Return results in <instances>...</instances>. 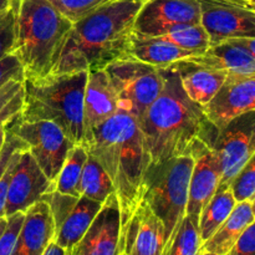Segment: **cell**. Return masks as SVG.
Returning <instances> with one entry per match:
<instances>
[{"label": "cell", "mask_w": 255, "mask_h": 255, "mask_svg": "<svg viewBox=\"0 0 255 255\" xmlns=\"http://www.w3.org/2000/svg\"><path fill=\"white\" fill-rule=\"evenodd\" d=\"M163 89L139 117L149 164L187 156L197 139L213 144L218 129L208 121L201 105L192 101L172 66L161 69Z\"/></svg>", "instance_id": "cell-1"}, {"label": "cell", "mask_w": 255, "mask_h": 255, "mask_svg": "<svg viewBox=\"0 0 255 255\" xmlns=\"http://www.w3.org/2000/svg\"><path fill=\"white\" fill-rule=\"evenodd\" d=\"M144 0H111L72 22L51 74L104 70L126 59L133 22Z\"/></svg>", "instance_id": "cell-2"}, {"label": "cell", "mask_w": 255, "mask_h": 255, "mask_svg": "<svg viewBox=\"0 0 255 255\" xmlns=\"http://www.w3.org/2000/svg\"><path fill=\"white\" fill-rule=\"evenodd\" d=\"M85 147L111 179L122 228L141 202L143 178L149 166L138 121L119 110L92 132Z\"/></svg>", "instance_id": "cell-3"}, {"label": "cell", "mask_w": 255, "mask_h": 255, "mask_svg": "<svg viewBox=\"0 0 255 255\" xmlns=\"http://www.w3.org/2000/svg\"><path fill=\"white\" fill-rule=\"evenodd\" d=\"M72 22L49 0H16L14 52L24 79L51 74Z\"/></svg>", "instance_id": "cell-4"}, {"label": "cell", "mask_w": 255, "mask_h": 255, "mask_svg": "<svg viewBox=\"0 0 255 255\" xmlns=\"http://www.w3.org/2000/svg\"><path fill=\"white\" fill-rule=\"evenodd\" d=\"M87 71L50 74L22 81V121H51L74 144L85 146L84 96Z\"/></svg>", "instance_id": "cell-5"}, {"label": "cell", "mask_w": 255, "mask_h": 255, "mask_svg": "<svg viewBox=\"0 0 255 255\" xmlns=\"http://www.w3.org/2000/svg\"><path fill=\"white\" fill-rule=\"evenodd\" d=\"M193 163V157L189 154L174 157L149 164L144 174L141 201L148 204L163 224L164 246L176 234L186 216Z\"/></svg>", "instance_id": "cell-6"}, {"label": "cell", "mask_w": 255, "mask_h": 255, "mask_svg": "<svg viewBox=\"0 0 255 255\" xmlns=\"http://www.w3.org/2000/svg\"><path fill=\"white\" fill-rule=\"evenodd\" d=\"M116 92L119 109L138 120L163 89L159 67L133 59H121L105 67Z\"/></svg>", "instance_id": "cell-7"}, {"label": "cell", "mask_w": 255, "mask_h": 255, "mask_svg": "<svg viewBox=\"0 0 255 255\" xmlns=\"http://www.w3.org/2000/svg\"><path fill=\"white\" fill-rule=\"evenodd\" d=\"M19 114L7 124L6 129L26 144L37 166L55 183L67 153L75 144L54 122L22 121Z\"/></svg>", "instance_id": "cell-8"}, {"label": "cell", "mask_w": 255, "mask_h": 255, "mask_svg": "<svg viewBox=\"0 0 255 255\" xmlns=\"http://www.w3.org/2000/svg\"><path fill=\"white\" fill-rule=\"evenodd\" d=\"M212 151L221 171L222 186H228L255 153V114L249 111L219 129Z\"/></svg>", "instance_id": "cell-9"}, {"label": "cell", "mask_w": 255, "mask_h": 255, "mask_svg": "<svg viewBox=\"0 0 255 255\" xmlns=\"http://www.w3.org/2000/svg\"><path fill=\"white\" fill-rule=\"evenodd\" d=\"M199 24L206 30L209 46L232 37H255L254 5L242 0H197Z\"/></svg>", "instance_id": "cell-10"}, {"label": "cell", "mask_w": 255, "mask_h": 255, "mask_svg": "<svg viewBox=\"0 0 255 255\" xmlns=\"http://www.w3.org/2000/svg\"><path fill=\"white\" fill-rule=\"evenodd\" d=\"M54 189L55 183L45 176L27 148L21 149L7 187L5 217L17 212L25 213Z\"/></svg>", "instance_id": "cell-11"}, {"label": "cell", "mask_w": 255, "mask_h": 255, "mask_svg": "<svg viewBox=\"0 0 255 255\" xmlns=\"http://www.w3.org/2000/svg\"><path fill=\"white\" fill-rule=\"evenodd\" d=\"M201 22L197 0H144L133 22L137 34L161 36L182 25Z\"/></svg>", "instance_id": "cell-12"}, {"label": "cell", "mask_w": 255, "mask_h": 255, "mask_svg": "<svg viewBox=\"0 0 255 255\" xmlns=\"http://www.w3.org/2000/svg\"><path fill=\"white\" fill-rule=\"evenodd\" d=\"M203 111L208 121L222 129L241 115L255 109V76H231L226 79L213 97L207 102Z\"/></svg>", "instance_id": "cell-13"}, {"label": "cell", "mask_w": 255, "mask_h": 255, "mask_svg": "<svg viewBox=\"0 0 255 255\" xmlns=\"http://www.w3.org/2000/svg\"><path fill=\"white\" fill-rule=\"evenodd\" d=\"M164 228L148 204L141 201L121 228L120 253L126 255H161Z\"/></svg>", "instance_id": "cell-14"}, {"label": "cell", "mask_w": 255, "mask_h": 255, "mask_svg": "<svg viewBox=\"0 0 255 255\" xmlns=\"http://www.w3.org/2000/svg\"><path fill=\"white\" fill-rule=\"evenodd\" d=\"M121 218L115 193L102 204L96 218L79 243L65 255H119Z\"/></svg>", "instance_id": "cell-15"}, {"label": "cell", "mask_w": 255, "mask_h": 255, "mask_svg": "<svg viewBox=\"0 0 255 255\" xmlns=\"http://www.w3.org/2000/svg\"><path fill=\"white\" fill-rule=\"evenodd\" d=\"M186 60L202 66L226 70L231 76H255V37H232Z\"/></svg>", "instance_id": "cell-16"}, {"label": "cell", "mask_w": 255, "mask_h": 255, "mask_svg": "<svg viewBox=\"0 0 255 255\" xmlns=\"http://www.w3.org/2000/svg\"><path fill=\"white\" fill-rule=\"evenodd\" d=\"M189 156L193 157L194 163L189 178L186 214L199 218L202 208L218 188L221 171L212 146L204 139H197Z\"/></svg>", "instance_id": "cell-17"}, {"label": "cell", "mask_w": 255, "mask_h": 255, "mask_svg": "<svg viewBox=\"0 0 255 255\" xmlns=\"http://www.w3.org/2000/svg\"><path fill=\"white\" fill-rule=\"evenodd\" d=\"M119 110L116 92L105 69L89 72L84 96L85 143L92 132Z\"/></svg>", "instance_id": "cell-18"}, {"label": "cell", "mask_w": 255, "mask_h": 255, "mask_svg": "<svg viewBox=\"0 0 255 255\" xmlns=\"http://www.w3.org/2000/svg\"><path fill=\"white\" fill-rule=\"evenodd\" d=\"M54 222L45 201L36 202L26 212L11 255H42L54 241Z\"/></svg>", "instance_id": "cell-19"}, {"label": "cell", "mask_w": 255, "mask_h": 255, "mask_svg": "<svg viewBox=\"0 0 255 255\" xmlns=\"http://www.w3.org/2000/svg\"><path fill=\"white\" fill-rule=\"evenodd\" d=\"M169 66L176 69L179 74L182 87L187 96L201 106H204L216 95L228 77L226 70L202 66L186 59L173 62Z\"/></svg>", "instance_id": "cell-20"}, {"label": "cell", "mask_w": 255, "mask_h": 255, "mask_svg": "<svg viewBox=\"0 0 255 255\" xmlns=\"http://www.w3.org/2000/svg\"><path fill=\"white\" fill-rule=\"evenodd\" d=\"M191 56H194L192 52L181 49L163 36H149L133 31L127 46L126 59H133L163 69Z\"/></svg>", "instance_id": "cell-21"}, {"label": "cell", "mask_w": 255, "mask_h": 255, "mask_svg": "<svg viewBox=\"0 0 255 255\" xmlns=\"http://www.w3.org/2000/svg\"><path fill=\"white\" fill-rule=\"evenodd\" d=\"M255 221L254 203L239 202L236 204L228 218L221 224L213 236L201 246V253L227 255L236 246L247 228Z\"/></svg>", "instance_id": "cell-22"}, {"label": "cell", "mask_w": 255, "mask_h": 255, "mask_svg": "<svg viewBox=\"0 0 255 255\" xmlns=\"http://www.w3.org/2000/svg\"><path fill=\"white\" fill-rule=\"evenodd\" d=\"M102 204L104 203L87 197H79L74 209L70 212L69 216L54 234V242L64 249L65 253L71 251L84 237L94 219L96 218Z\"/></svg>", "instance_id": "cell-23"}, {"label": "cell", "mask_w": 255, "mask_h": 255, "mask_svg": "<svg viewBox=\"0 0 255 255\" xmlns=\"http://www.w3.org/2000/svg\"><path fill=\"white\" fill-rule=\"evenodd\" d=\"M237 202L229 186L219 184L212 198L202 208L198 218L199 236L202 243L211 238L221 224L228 218Z\"/></svg>", "instance_id": "cell-24"}, {"label": "cell", "mask_w": 255, "mask_h": 255, "mask_svg": "<svg viewBox=\"0 0 255 255\" xmlns=\"http://www.w3.org/2000/svg\"><path fill=\"white\" fill-rule=\"evenodd\" d=\"M87 156H89V152L84 144H75L70 149L55 181V189L57 192L77 197V198L81 197L80 196V179H81L82 169H84Z\"/></svg>", "instance_id": "cell-25"}, {"label": "cell", "mask_w": 255, "mask_h": 255, "mask_svg": "<svg viewBox=\"0 0 255 255\" xmlns=\"http://www.w3.org/2000/svg\"><path fill=\"white\" fill-rule=\"evenodd\" d=\"M112 193L115 189L111 179L96 158L89 153L80 179V196L104 203Z\"/></svg>", "instance_id": "cell-26"}, {"label": "cell", "mask_w": 255, "mask_h": 255, "mask_svg": "<svg viewBox=\"0 0 255 255\" xmlns=\"http://www.w3.org/2000/svg\"><path fill=\"white\" fill-rule=\"evenodd\" d=\"M201 246L198 218L186 214L161 255H201Z\"/></svg>", "instance_id": "cell-27"}, {"label": "cell", "mask_w": 255, "mask_h": 255, "mask_svg": "<svg viewBox=\"0 0 255 255\" xmlns=\"http://www.w3.org/2000/svg\"><path fill=\"white\" fill-rule=\"evenodd\" d=\"M161 36L193 55L203 54L209 47L208 35L201 24L177 26Z\"/></svg>", "instance_id": "cell-28"}, {"label": "cell", "mask_w": 255, "mask_h": 255, "mask_svg": "<svg viewBox=\"0 0 255 255\" xmlns=\"http://www.w3.org/2000/svg\"><path fill=\"white\" fill-rule=\"evenodd\" d=\"M229 188L237 203L239 202H252L255 198V161L252 157L241 171L229 182Z\"/></svg>", "instance_id": "cell-29"}, {"label": "cell", "mask_w": 255, "mask_h": 255, "mask_svg": "<svg viewBox=\"0 0 255 255\" xmlns=\"http://www.w3.org/2000/svg\"><path fill=\"white\" fill-rule=\"evenodd\" d=\"M71 22L77 21L111 0H49Z\"/></svg>", "instance_id": "cell-30"}, {"label": "cell", "mask_w": 255, "mask_h": 255, "mask_svg": "<svg viewBox=\"0 0 255 255\" xmlns=\"http://www.w3.org/2000/svg\"><path fill=\"white\" fill-rule=\"evenodd\" d=\"M77 199H79L77 197L60 193L56 189H54V191H51L50 193H47L46 196L42 198V201L46 202L47 206H49L50 213H51L52 217V222H54L55 232L60 228L62 222L66 219V217L69 216L70 212L74 209Z\"/></svg>", "instance_id": "cell-31"}, {"label": "cell", "mask_w": 255, "mask_h": 255, "mask_svg": "<svg viewBox=\"0 0 255 255\" xmlns=\"http://www.w3.org/2000/svg\"><path fill=\"white\" fill-rule=\"evenodd\" d=\"M24 218L25 213L22 212L6 217V227L0 236V255H11Z\"/></svg>", "instance_id": "cell-32"}, {"label": "cell", "mask_w": 255, "mask_h": 255, "mask_svg": "<svg viewBox=\"0 0 255 255\" xmlns=\"http://www.w3.org/2000/svg\"><path fill=\"white\" fill-rule=\"evenodd\" d=\"M15 4L7 11L0 15V59L7 54H11L14 50Z\"/></svg>", "instance_id": "cell-33"}, {"label": "cell", "mask_w": 255, "mask_h": 255, "mask_svg": "<svg viewBox=\"0 0 255 255\" xmlns=\"http://www.w3.org/2000/svg\"><path fill=\"white\" fill-rule=\"evenodd\" d=\"M22 100H24V86L22 89L7 102L6 106L0 112V151L4 146L5 137H6V126L22 109Z\"/></svg>", "instance_id": "cell-34"}, {"label": "cell", "mask_w": 255, "mask_h": 255, "mask_svg": "<svg viewBox=\"0 0 255 255\" xmlns=\"http://www.w3.org/2000/svg\"><path fill=\"white\" fill-rule=\"evenodd\" d=\"M10 80L24 81V69L14 52L0 59V89Z\"/></svg>", "instance_id": "cell-35"}, {"label": "cell", "mask_w": 255, "mask_h": 255, "mask_svg": "<svg viewBox=\"0 0 255 255\" xmlns=\"http://www.w3.org/2000/svg\"><path fill=\"white\" fill-rule=\"evenodd\" d=\"M227 255H255V224H251L244 231L236 246Z\"/></svg>", "instance_id": "cell-36"}, {"label": "cell", "mask_w": 255, "mask_h": 255, "mask_svg": "<svg viewBox=\"0 0 255 255\" xmlns=\"http://www.w3.org/2000/svg\"><path fill=\"white\" fill-rule=\"evenodd\" d=\"M22 147H26V144H25L19 137L10 133L6 129V137H5L4 146H2L1 151H0V177L2 176L4 171L6 169L7 163H9L12 153H14L16 149L22 148Z\"/></svg>", "instance_id": "cell-37"}, {"label": "cell", "mask_w": 255, "mask_h": 255, "mask_svg": "<svg viewBox=\"0 0 255 255\" xmlns=\"http://www.w3.org/2000/svg\"><path fill=\"white\" fill-rule=\"evenodd\" d=\"M24 148H27V147H22V148L16 149V151L12 153L11 158H10L9 163H7L6 169L4 171L2 176L0 177V218H1V217H5V203H6V193L7 187H9L10 177H11L12 169H14L15 163H16L20 151Z\"/></svg>", "instance_id": "cell-38"}, {"label": "cell", "mask_w": 255, "mask_h": 255, "mask_svg": "<svg viewBox=\"0 0 255 255\" xmlns=\"http://www.w3.org/2000/svg\"><path fill=\"white\" fill-rule=\"evenodd\" d=\"M21 89L22 81H19V80H10L0 89V112Z\"/></svg>", "instance_id": "cell-39"}, {"label": "cell", "mask_w": 255, "mask_h": 255, "mask_svg": "<svg viewBox=\"0 0 255 255\" xmlns=\"http://www.w3.org/2000/svg\"><path fill=\"white\" fill-rule=\"evenodd\" d=\"M42 255H65V251L61 248V247L57 246L54 241L47 246L46 251L44 252Z\"/></svg>", "instance_id": "cell-40"}, {"label": "cell", "mask_w": 255, "mask_h": 255, "mask_svg": "<svg viewBox=\"0 0 255 255\" xmlns=\"http://www.w3.org/2000/svg\"><path fill=\"white\" fill-rule=\"evenodd\" d=\"M15 1H16V0H0V15L4 14L5 11H7V10L15 4Z\"/></svg>", "instance_id": "cell-41"}, {"label": "cell", "mask_w": 255, "mask_h": 255, "mask_svg": "<svg viewBox=\"0 0 255 255\" xmlns=\"http://www.w3.org/2000/svg\"><path fill=\"white\" fill-rule=\"evenodd\" d=\"M5 227H6V217H1V218H0V236H1V233L4 232Z\"/></svg>", "instance_id": "cell-42"}, {"label": "cell", "mask_w": 255, "mask_h": 255, "mask_svg": "<svg viewBox=\"0 0 255 255\" xmlns=\"http://www.w3.org/2000/svg\"><path fill=\"white\" fill-rule=\"evenodd\" d=\"M242 1H246V2H248V4H251V5H254L255 0H242ZM254 6H255V5H254Z\"/></svg>", "instance_id": "cell-43"}, {"label": "cell", "mask_w": 255, "mask_h": 255, "mask_svg": "<svg viewBox=\"0 0 255 255\" xmlns=\"http://www.w3.org/2000/svg\"><path fill=\"white\" fill-rule=\"evenodd\" d=\"M201 255H214V254H211V253H202Z\"/></svg>", "instance_id": "cell-44"}, {"label": "cell", "mask_w": 255, "mask_h": 255, "mask_svg": "<svg viewBox=\"0 0 255 255\" xmlns=\"http://www.w3.org/2000/svg\"><path fill=\"white\" fill-rule=\"evenodd\" d=\"M119 255H126V254H125V253H120Z\"/></svg>", "instance_id": "cell-45"}]
</instances>
